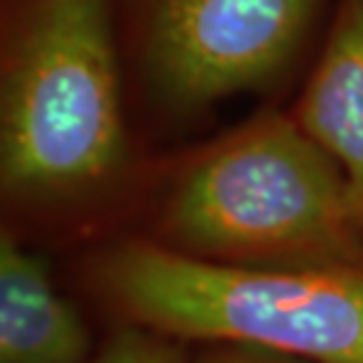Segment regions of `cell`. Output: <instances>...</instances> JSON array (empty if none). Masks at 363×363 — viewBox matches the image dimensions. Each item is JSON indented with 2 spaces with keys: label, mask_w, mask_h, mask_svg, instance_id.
Here are the masks:
<instances>
[{
  "label": "cell",
  "mask_w": 363,
  "mask_h": 363,
  "mask_svg": "<svg viewBox=\"0 0 363 363\" xmlns=\"http://www.w3.org/2000/svg\"><path fill=\"white\" fill-rule=\"evenodd\" d=\"M151 241L241 267H363L347 179L293 116L262 111L182 165Z\"/></svg>",
  "instance_id": "6da1fadb"
},
{
  "label": "cell",
  "mask_w": 363,
  "mask_h": 363,
  "mask_svg": "<svg viewBox=\"0 0 363 363\" xmlns=\"http://www.w3.org/2000/svg\"><path fill=\"white\" fill-rule=\"evenodd\" d=\"M128 156L113 0H26L3 55V194L69 206L113 184Z\"/></svg>",
  "instance_id": "7a4b0ae2"
},
{
  "label": "cell",
  "mask_w": 363,
  "mask_h": 363,
  "mask_svg": "<svg viewBox=\"0 0 363 363\" xmlns=\"http://www.w3.org/2000/svg\"><path fill=\"white\" fill-rule=\"evenodd\" d=\"M92 283L128 323L175 340L363 363V267L220 264L135 238L94 259Z\"/></svg>",
  "instance_id": "3957f363"
},
{
  "label": "cell",
  "mask_w": 363,
  "mask_h": 363,
  "mask_svg": "<svg viewBox=\"0 0 363 363\" xmlns=\"http://www.w3.org/2000/svg\"><path fill=\"white\" fill-rule=\"evenodd\" d=\"M325 0H147L142 55L163 106L196 113L286 74Z\"/></svg>",
  "instance_id": "277c9868"
},
{
  "label": "cell",
  "mask_w": 363,
  "mask_h": 363,
  "mask_svg": "<svg viewBox=\"0 0 363 363\" xmlns=\"http://www.w3.org/2000/svg\"><path fill=\"white\" fill-rule=\"evenodd\" d=\"M340 165L363 231V0H340L328 38L290 113Z\"/></svg>",
  "instance_id": "5b68a950"
},
{
  "label": "cell",
  "mask_w": 363,
  "mask_h": 363,
  "mask_svg": "<svg viewBox=\"0 0 363 363\" xmlns=\"http://www.w3.org/2000/svg\"><path fill=\"white\" fill-rule=\"evenodd\" d=\"M90 335L57 293L45 259L0 238V363H81Z\"/></svg>",
  "instance_id": "8992f818"
},
{
  "label": "cell",
  "mask_w": 363,
  "mask_h": 363,
  "mask_svg": "<svg viewBox=\"0 0 363 363\" xmlns=\"http://www.w3.org/2000/svg\"><path fill=\"white\" fill-rule=\"evenodd\" d=\"M179 340L128 323L90 363H186Z\"/></svg>",
  "instance_id": "52a82bcc"
},
{
  "label": "cell",
  "mask_w": 363,
  "mask_h": 363,
  "mask_svg": "<svg viewBox=\"0 0 363 363\" xmlns=\"http://www.w3.org/2000/svg\"><path fill=\"white\" fill-rule=\"evenodd\" d=\"M199 363H307L300 359H290L283 354L255 350V347H241V345H224L220 352L208 354Z\"/></svg>",
  "instance_id": "ba28073f"
}]
</instances>
